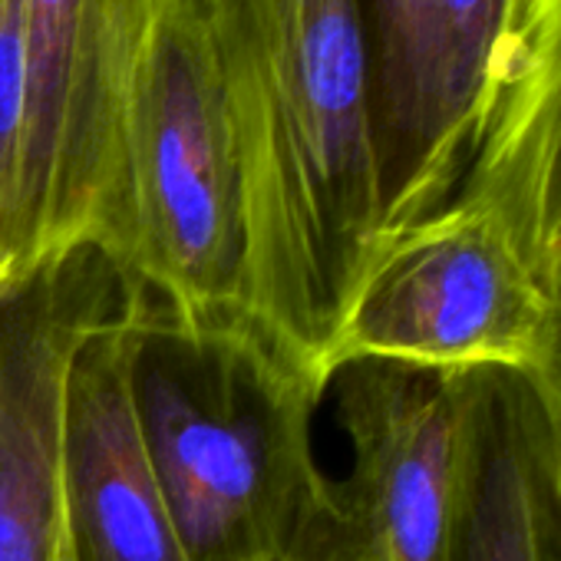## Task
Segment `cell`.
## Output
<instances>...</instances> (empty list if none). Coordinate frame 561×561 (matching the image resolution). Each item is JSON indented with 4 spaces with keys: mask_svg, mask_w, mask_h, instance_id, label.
<instances>
[{
    "mask_svg": "<svg viewBox=\"0 0 561 561\" xmlns=\"http://www.w3.org/2000/svg\"><path fill=\"white\" fill-rule=\"evenodd\" d=\"M202 14L244 185V318L324 380L380 234L360 0H202Z\"/></svg>",
    "mask_w": 561,
    "mask_h": 561,
    "instance_id": "cell-1",
    "label": "cell"
},
{
    "mask_svg": "<svg viewBox=\"0 0 561 561\" xmlns=\"http://www.w3.org/2000/svg\"><path fill=\"white\" fill-rule=\"evenodd\" d=\"M129 390L185 561H308L357 545L314 453L328 383L254 321H182L146 291Z\"/></svg>",
    "mask_w": 561,
    "mask_h": 561,
    "instance_id": "cell-2",
    "label": "cell"
},
{
    "mask_svg": "<svg viewBox=\"0 0 561 561\" xmlns=\"http://www.w3.org/2000/svg\"><path fill=\"white\" fill-rule=\"evenodd\" d=\"M244 185L202 0H162L123 142L106 254L182 321L244 318Z\"/></svg>",
    "mask_w": 561,
    "mask_h": 561,
    "instance_id": "cell-3",
    "label": "cell"
},
{
    "mask_svg": "<svg viewBox=\"0 0 561 561\" xmlns=\"http://www.w3.org/2000/svg\"><path fill=\"white\" fill-rule=\"evenodd\" d=\"M561 321L492 205L456 192L433 215L374 238L321 370L393 360L446 374L541 377Z\"/></svg>",
    "mask_w": 561,
    "mask_h": 561,
    "instance_id": "cell-4",
    "label": "cell"
},
{
    "mask_svg": "<svg viewBox=\"0 0 561 561\" xmlns=\"http://www.w3.org/2000/svg\"><path fill=\"white\" fill-rule=\"evenodd\" d=\"M162 0H21L24 133L18 264L110 248L136 73Z\"/></svg>",
    "mask_w": 561,
    "mask_h": 561,
    "instance_id": "cell-5",
    "label": "cell"
},
{
    "mask_svg": "<svg viewBox=\"0 0 561 561\" xmlns=\"http://www.w3.org/2000/svg\"><path fill=\"white\" fill-rule=\"evenodd\" d=\"M522 11L525 0H360L380 234L456 195Z\"/></svg>",
    "mask_w": 561,
    "mask_h": 561,
    "instance_id": "cell-6",
    "label": "cell"
},
{
    "mask_svg": "<svg viewBox=\"0 0 561 561\" xmlns=\"http://www.w3.org/2000/svg\"><path fill=\"white\" fill-rule=\"evenodd\" d=\"M136 291L96 244L0 285V561H57L64 545V390L80 344Z\"/></svg>",
    "mask_w": 561,
    "mask_h": 561,
    "instance_id": "cell-7",
    "label": "cell"
},
{
    "mask_svg": "<svg viewBox=\"0 0 561 561\" xmlns=\"http://www.w3.org/2000/svg\"><path fill=\"white\" fill-rule=\"evenodd\" d=\"M351 443L341 482L367 561H449L462 453L466 374L357 360L331 377Z\"/></svg>",
    "mask_w": 561,
    "mask_h": 561,
    "instance_id": "cell-8",
    "label": "cell"
},
{
    "mask_svg": "<svg viewBox=\"0 0 561 561\" xmlns=\"http://www.w3.org/2000/svg\"><path fill=\"white\" fill-rule=\"evenodd\" d=\"M146 288L77 351L64 390V515L77 561H185L129 390L133 324Z\"/></svg>",
    "mask_w": 561,
    "mask_h": 561,
    "instance_id": "cell-9",
    "label": "cell"
},
{
    "mask_svg": "<svg viewBox=\"0 0 561 561\" xmlns=\"http://www.w3.org/2000/svg\"><path fill=\"white\" fill-rule=\"evenodd\" d=\"M462 195L499 211L561 321V0H525Z\"/></svg>",
    "mask_w": 561,
    "mask_h": 561,
    "instance_id": "cell-10",
    "label": "cell"
},
{
    "mask_svg": "<svg viewBox=\"0 0 561 561\" xmlns=\"http://www.w3.org/2000/svg\"><path fill=\"white\" fill-rule=\"evenodd\" d=\"M466 380V453L449 561H561V495L535 383L508 370H472Z\"/></svg>",
    "mask_w": 561,
    "mask_h": 561,
    "instance_id": "cell-11",
    "label": "cell"
},
{
    "mask_svg": "<svg viewBox=\"0 0 561 561\" xmlns=\"http://www.w3.org/2000/svg\"><path fill=\"white\" fill-rule=\"evenodd\" d=\"M24 133V24L21 0H0V285L21 277L18 175Z\"/></svg>",
    "mask_w": 561,
    "mask_h": 561,
    "instance_id": "cell-12",
    "label": "cell"
},
{
    "mask_svg": "<svg viewBox=\"0 0 561 561\" xmlns=\"http://www.w3.org/2000/svg\"><path fill=\"white\" fill-rule=\"evenodd\" d=\"M548 420V439H551V472H554V489L561 495V344L541 377L531 380Z\"/></svg>",
    "mask_w": 561,
    "mask_h": 561,
    "instance_id": "cell-13",
    "label": "cell"
},
{
    "mask_svg": "<svg viewBox=\"0 0 561 561\" xmlns=\"http://www.w3.org/2000/svg\"><path fill=\"white\" fill-rule=\"evenodd\" d=\"M67 518V515H64ZM57 561H77V554H73V545H70V531L64 528V545H60V554H57Z\"/></svg>",
    "mask_w": 561,
    "mask_h": 561,
    "instance_id": "cell-14",
    "label": "cell"
}]
</instances>
